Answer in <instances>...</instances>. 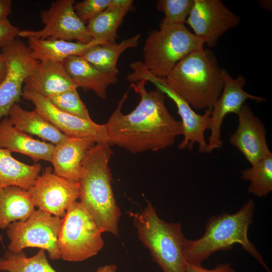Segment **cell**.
Returning <instances> with one entry per match:
<instances>
[{
    "mask_svg": "<svg viewBox=\"0 0 272 272\" xmlns=\"http://www.w3.org/2000/svg\"><path fill=\"white\" fill-rule=\"evenodd\" d=\"M147 83L146 80L131 83L130 87L140 96L139 104L130 113H122L128 90L104 124L111 146L132 154L157 152L171 147L176 138L182 135L181 121L176 120L165 106L166 95L157 89L148 91Z\"/></svg>",
    "mask_w": 272,
    "mask_h": 272,
    "instance_id": "obj_1",
    "label": "cell"
},
{
    "mask_svg": "<svg viewBox=\"0 0 272 272\" xmlns=\"http://www.w3.org/2000/svg\"><path fill=\"white\" fill-rule=\"evenodd\" d=\"M111 147L108 143H96L87 154L78 181L79 199L103 233L117 236L121 213L111 184Z\"/></svg>",
    "mask_w": 272,
    "mask_h": 272,
    "instance_id": "obj_2",
    "label": "cell"
},
{
    "mask_svg": "<svg viewBox=\"0 0 272 272\" xmlns=\"http://www.w3.org/2000/svg\"><path fill=\"white\" fill-rule=\"evenodd\" d=\"M255 203L250 198L236 213H224L211 217L205 225L203 236L196 240L187 239L184 251L188 263L201 264L212 254L231 249L235 244L253 256L267 272H271L262 256L248 237L253 223Z\"/></svg>",
    "mask_w": 272,
    "mask_h": 272,
    "instance_id": "obj_3",
    "label": "cell"
},
{
    "mask_svg": "<svg viewBox=\"0 0 272 272\" xmlns=\"http://www.w3.org/2000/svg\"><path fill=\"white\" fill-rule=\"evenodd\" d=\"M165 79L196 110H212L224 87L222 69L215 55L203 48L183 57Z\"/></svg>",
    "mask_w": 272,
    "mask_h": 272,
    "instance_id": "obj_4",
    "label": "cell"
},
{
    "mask_svg": "<svg viewBox=\"0 0 272 272\" xmlns=\"http://www.w3.org/2000/svg\"><path fill=\"white\" fill-rule=\"evenodd\" d=\"M141 212L130 213L138 238L163 272H186L187 239L179 222H167L149 201Z\"/></svg>",
    "mask_w": 272,
    "mask_h": 272,
    "instance_id": "obj_5",
    "label": "cell"
},
{
    "mask_svg": "<svg viewBox=\"0 0 272 272\" xmlns=\"http://www.w3.org/2000/svg\"><path fill=\"white\" fill-rule=\"evenodd\" d=\"M204 44L184 24L162 20L159 29L150 31L145 40L142 63L153 75L165 79L180 60Z\"/></svg>",
    "mask_w": 272,
    "mask_h": 272,
    "instance_id": "obj_6",
    "label": "cell"
},
{
    "mask_svg": "<svg viewBox=\"0 0 272 272\" xmlns=\"http://www.w3.org/2000/svg\"><path fill=\"white\" fill-rule=\"evenodd\" d=\"M102 233L83 204L76 201L62 218L58 236L60 258L78 262L96 255L104 245Z\"/></svg>",
    "mask_w": 272,
    "mask_h": 272,
    "instance_id": "obj_7",
    "label": "cell"
},
{
    "mask_svg": "<svg viewBox=\"0 0 272 272\" xmlns=\"http://www.w3.org/2000/svg\"><path fill=\"white\" fill-rule=\"evenodd\" d=\"M130 67L132 72L126 76L129 82L135 83L141 80L150 82L175 104L183 127V138L178 145V149L191 150L195 144H197L199 152L207 153L208 142L206 140L205 132L210 129L212 110H206L202 114L196 113L189 104L168 85L164 78L153 75L142 61L131 62Z\"/></svg>",
    "mask_w": 272,
    "mask_h": 272,
    "instance_id": "obj_8",
    "label": "cell"
},
{
    "mask_svg": "<svg viewBox=\"0 0 272 272\" xmlns=\"http://www.w3.org/2000/svg\"><path fill=\"white\" fill-rule=\"evenodd\" d=\"M61 223V218L35 210L26 220L14 222L6 229L10 240L8 251L18 252L37 247L46 250L51 259H59L58 236Z\"/></svg>",
    "mask_w": 272,
    "mask_h": 272,
    "instance_id": "obj_9",
    "label": "cell"
},
{
    "mask_svg": "<svg viewBox=\"0 0 272 272\" xmlns=\"http://www.w3.org/2000/svg\"><path fill=\"white\" fill-rule=\"evenodd\" d=\"M74 4V0L52 2L48 9L42 10L40 13L44 27L39 30H20L18 36L66 41L76 40L84 43H90L92 38L85 23L76 14Z\"/></svg>",
    "mask_w": 272,
    "mask_h": 272,
    "instance_id": "obj_10",
    "label": "cell"
},
{
    "mask_svg": "<svg viewBox=\"0 0 272 272\" xmlns=\"http://www.w3.org/2000/svg\"><path fill=\"white\" fill-rule=\"evenodd\" d=\"M7 64L6 77L0 84V118L8 116L12 105L20 100L23 85L39 61L28 46L19 39L2 48Z\"/></svg>",
    "mask_w": 272,
    "mask_h": 272,
    "instance_id": "obj_11",
    "label": "cell"
},
{
    "mask_svg": "<svg viewBox=\"0 0 272 272\" xmlns=\"http://www.w3.org/2000/svg\"><path fill=\"white\" fill-rule=\"evenodd\" d=\"M240 22V17L220 0H194L186 21L193 33L210 47H215L224 33Z\"/></svg>",
    "mask_w": 272,
    "mask_h": 272,
    "instance_id": "obj_12",
    "label": "cell"
},
{
    "mask_svg": "<svg viewBox=\"0 0 272 272\" xmlns=\"http://www.w3.org/2000/svg\"><path fill=\"white\" fill-rule=\"evenodd\" d=\"M28 192L35 207L62 218L70 207L79 196L78 182L70 181L46 167Z\"/></svg>",
    "mask_w": 272,
    "mask_h": 272,
    "instance_id": "obj_13",
    "label": "cell"
},
{
    "mask_svg": "<svg viewBox=\"0 0 272 272\" xmlns=\"http://www.w3.org/2000/svg\"><path fill=\"white\" fill-rule=\"evenodd\" d=\"M224 80L222 92L214 105L211 113L210 130L211 134L208 142L207 153L220 149L223 143L221 138V128L225 117L229 113L237 114L247 99L262 102L265 98L250 94L244 91L245 78L239 75L233 78L225 69H222Z\"/></svg>",
    "mask_w": 272,
    "mask_h": 272,
    "instance_id": "obj_14",
    "label": "cell"
},
{
    "mask_svg": "<svg viewBox=\"0 0 272 272\" xmlns=\"http://www.w3.org/2000/svg\"><path fill=\"white\" fill-rule=\"evenodd\" d=\"M22 96L30 101L35 109L64 134L69 137L87 138L96 143H108L104 124L85 120L64 112L55 107L47 98L32 91H23Z\"/></svg>",
    "mask_w": 272,
    "mask_h": 272,
    "instance_id": "obj_15",
    "label": "cell"
},
{
    "mask_svg": "<svg viewBox=\"0 0 272 272\" xmlns=\"http://www.w3.org/2000/svg\"><path fill=\"white\" fill-rule=\"evenodd\" d=\"M238 123L229 142L251 165L271 153L266 141L264 124L248 105L244 104L236 114Z\"/></svg>",
    "mask_w": 272,
    "mask_h": 272,
    "instance_id": "obj_16",
    "label": "cell"
},
{
    "mask_svg": "<svg viewBox=\"0 0 272 272\" xmlns=\"http://www.w3.org/2000/svg\"><path fill=\"white\" fill-rule=\"evenodd\" d=\"M96 144L90 138L69 137L54 145L50 161L53 173L70 181L78 182L86 156Z\"/></svg>",
    "mask_w": 272,
    "mask_h": 272,
    "instance_id": "obj_17",
    "label": "cell"
},
{
    "mask_svg": "<svg viewBox=\"0 0 272 272\" xmlns=\"http://www.w3.org/2000/svg\"><path fill=\"white\" fill-rule=\"evenodd\" d=\"M61 62H39L24 82L23 91H32L48 98L77 89Z\"/></svg>",
    "mask_w": 272,
    "mask_h": 272,
    "instance_id": "obj_18",
    "label": "cell"
},
{
    "mask_svg": "<svg viewBox=\"0 0 272 272\" xmlns=\"http://www.w3.org/2000/svg\"><path fill=\"white\" fill-rule=\"evenodd\" d=\"M54 145L32 138L16 127L9 117L0 122V148L26 155L35 163L50 162Z\"/></svg>",
    "mask_w": 272,
    "mask_h": 272,
    "instance_id": "obj_19",
    "label": "cell"
},
{
    "mask_svg": "<svg viewBox=\"0 0 272 272\" xmlns=\"http://www.w3.org/2000/svg\"><path fill=\"white\" fill-rule=\"evenodd\" d=\"M61 63L78 88L92 90L102 99H106L108 87L118 82L117 75L99 71L80 56H70Z\"/></svg>",
    "mask_w": 272,
    "mask_h": 272,
    "instance_id": "obj_20",
    "label": "cell"
},
{
    "mask_svg": "<svg viewBox=\"0 0 272 272\" xmlns=\"http://www.w3.org/2000/svg\"><path fill=\"white\" fill-rule=\"evenodd\" d=\"M9 118L17 128L29 134L36 135L54 145L65 141L64 134L36 110L27 111L17 103L11 107Z\"/></svg>",
    "mask_w": 272,
    "mask_h": 272,
    "instance_id": "obj_21",
    "label": "cell"
},
{
    "mask_svg": "<svg viewBox=\"0 0 272 272\" xmlns=\"http://www.w3.org/2000/svg\"><path fill=\"white\" fill-rule=\"evenodd\" d=\"M28 47L32 57L38 61H50L62 62L66 58L81 56L88 48L102 44L93 40L88 43L74 42L55 38L38 39L28 37Z\"/></svg>",
    "mask_w": 272,
    "mask_h": 272,
    "instance_id": "obj_22",
    "label": "cell"
},
{
    "mask_svg": "<svg viewBox=\"0 0 272 272\" xmlns=\"http://www.w3.org/2000/svg\"><path fill=\"white\" fill-rule=\"evenodd\" d=\"M41 170L39 163L26 164L14 158L8 150L0 148V188L14 186L28 190Z\"/></svg>",
    "mask_w": 272,
    "mask_h": 272,
    "instance_id": "obj_23",
    "label": "cell"
},
{
    "mask_svg": "<svg viewBox=\"0 0 272 272\" xmlns=\"http://www.w3.org/2000/svg\"><path fill=\"white\" fill-rule=\"evenodd\" d=\"M35 210L28 190L18 186L0 188V229L25 221Z\"/></svg>",
    "mask_w": 272,
    "mask_h": 272,
    "instance_id": "obj_24",
    "label": "cell"
},
{
    "mask_svg": "<svg viewBox=\"0 0 272 272\" xmlns=\"http://www.w3.org/2000/svg\"><path fill=\"white\" fill-rule=\"evenodd\" d=\"M141 34L123 40L119 43L102 44L88 48L81 56L99 71L108 74L117 75L118 59L126 49L138 46Z\"/></svg>",
    "mask_w": 272,
    "mask_h": 272,
    "instance_id": "obj_25",
    "label": "cell"
},
{
    "mask_svg": "<svg viewBox=\"0 0 272 272\" xmlns=\"http://www.w3.org/2000/svg\"><path fill=\"white\" fill-rule=\"evenodd\" d=\"M127 12L108 7L88 21L87 29L92 40L101 44H114L117 38V30Z\"/></svg>",
    "mask_w": 272,
    "mask_h": 272,
    "instance_id": "obj_26",
    "label": "cell"
},
{
    "mask_svg": "<svg viewBox=\"0 0 272 272\" xmlns=\"http://www.w3.org/2000/svg\"><path fill=\"white\" fill-rule=\"evenodd\" d=\"M45 250L40 249L34 256L27 257L21 251H6L0 258V270L6 272H57L49 263Z\"/></svg>",
    "mask_w": 272,
    "mask_h": 272,
    "instance_id": "obj_27",
    "label": "cell"
},
{
    "mask_svg": "<svg viewBox=\"0 0 272 272\" xmlns=\"http://www.w3.org/2000/svg\"><path fill=\"white\" fill-rule=\"evenodd\" d=\"M241 178L249 181L248 191L258 197H266L272 191V153L243 170Z\"/></svg>",
    "mask_w": 272,
    "mask_h": 272,
    "instance_id": "obj_28",
    "label": "cell"
},
{
    "mask_svg": "<svg viewBox=\"0 0 272 272\" xmlns=\"http://www.w3.org/2000/svg\"><path fill=\"white\" fill-rule=\"evenodd\" d=\"M74 89L51 96L48 100L59 110L85 120H92L77 90Z\"/></svg>",
    "mask_w": 272,
    "mask_h": 272,
    "instance_id": "obj_29",
    "label": "cell"
},
{
    "mask_svg": "<svg viewBox=\"0 0 272 272\" xmlns=\"http://www.w3.org/2000/svg\"><path fill=\"white\" fill-rule=\"evenodd\" d=\"M194 0H159L156 4L158 11L163 12L165 22L184 24L191 11Z\"/></svg>",
    "mask_w": 272,
    "mask_h": 272,
    "instance_id": "obj_30",
    "label": "cell"
},
{
    "mask_svg": "<svg viewBox=\"0 0 272 272\" xmlns=\"http://www.w3.org/2000/svg\"><path fill=\"white\" fill-rule=\"evenodd\" d=\"M110 0H84L74 5V11L84 23L89 21L109 6Z\"/></svg>",
    "mask_w": 272,
    "mask_h": 272,
    "instance_id": "obj_31",
    "label": "cell"
},
{
    "mask_svg": "<svg viewBox=\"0 0 272 272\" xmlns=\"http://www.w3.org/2000/svg\"><path fill=\"white\" fill-rule=\"evenodd\" d=\"M20 30L8 19L0 20V47L2 48L15 40Z\"/></svg>",
    "mask_w": 272,
    "mask_h": 272,
    "instance_id": "obj_32",
    "label": "cell"
},
{
    "mask_svg": "<svg viewBox=\"0 0 272 272\" xmlns=\"http://www.w3.org/2000/svg\"><path fill=\"white\" fill-rule=\"evenodd\" d=\"M186 272H237L229 263H220L212 269L203 267L201 264L186 262Z\"/></svg>",
    "mask_w": 272,
    "mask_h": 272,
    "instance_id": "obj_33",
    "label": "cell"
},
{
    "mask_svg": "<svg viewBox=\"0 0 272 272\" xmlns=\"http://www.w3.org/2000/svg\"><path fill=\"white\" fill-rule=\"evenodd\" d=\"M133 1L132 0H110L108 7L119 9L128 12L133 11Z\"/></svg>",
    "mask_w": 272,
    "mask_h": 272,
    "instance_id": "obj_34",
    "label": "cell"
},
{
    "mask_svg": "<svg viewBox=\"0 0 272 272\" xmlns=\"http://www.w3.org/2000/svg\"><path fill=\"white\" fill-rule=\"evenodd\" d=\"M12 1L10 0H0V20L8 19L11 13Z\"/></svg>",
    "mask_w": 272,
    "mask_h": 272,
    "instance_id": "obj_35",
    "label": "cell"
},
{
    "mask_svg": "<svg viewBox=\"0 0 272 272\" xmlns=\"http://www.w3.org/2000/svg\"><path fill=\"white\" fill-rule=\"evenodd\" d=\"M7 64L5 57L2 52H0V84L4 81L7 73Z\"/></svg>",
    "mask_w": 272,
    "mask_h": 272,
    "instance_id": "obj_36",
    "label": "cell"
},
{
    "mask_svg": "<svg viewBox=\"0 0 272 272\" xmlns=\"http://www.w3.org/2000/svg\"><path fill=\"white\" fill-rule=\"evenodd\" d=\"M117 266L115 264H107L99 267L95 272H116Z\"/></svg>",
    "mask_w": 272,
    "mask_h": 272,
    "instance_id": "obj_37",
    "label": "cell"
}]
</instances>
